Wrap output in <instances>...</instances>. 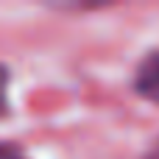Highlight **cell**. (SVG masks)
Returning <instances> with one entry per match:
<instances>
[{"label":"cell","instance_id":"cell-1","mask_svg":"<svg viewBox=\"0 0 159 159\" xmlns=\"http://www.w3.org/2000/svg\"><path fill=\"white\" fill-rule=\"evenodd\" d=\"M134 89L140 98L159 106V50H151L134 73Z\"/></svg>","mask_w":159,"mask_h":159},{"label":"cell","instance_id":"cell-2","mask_svg":"<svg viewBox=\"0 0 159 159\" xmlns=\"http://www.w3.org/2000/svg\"><path fill=\"white\" fill-rule=\"evenodd\" d=\"M8 115V67L0 64V117Z\"/></svg>","mask_w":159,"mask_h":159},{"label":"cell","instance_id":"cell-3","mask_svg":"<svg viewBox=\"0 0 159 159\" xmlns=\"http://www.w3.org/2000/svg\"><path fill=\"white\" fill-rule=\"evenodd\" d=\"M0 159H28L25 151L14 143H0Z\"/></svg>","mask_w":159,"mask_h":159},{"label":"cell","instance_id":"cell-4","mask_svg":"<svg viewBox=\"0 0 159 159\" xmlns=\"http://www.w3.org/2000/svg\"><path fill=\"white\" fill-rule=\"evenodd\" d=\"M148 159H159V143H157V145H154V151L148 154Z\"/></svg>","mask_w":159,"mask_h":159}]
</instances>
